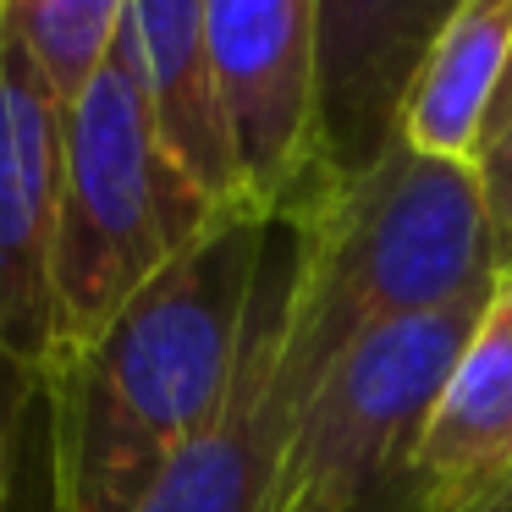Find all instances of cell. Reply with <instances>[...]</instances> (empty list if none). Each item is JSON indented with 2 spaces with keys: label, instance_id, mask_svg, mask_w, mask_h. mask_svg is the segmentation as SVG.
Returning <instances> with one entry per match:
<instances>
[{
  "label": "cell",
  "instance_id": "obj_1",
  "mask_svg": "<svg viewBox=\"0 0 512 512\" xmlns=\"http://www.w3.org/2000/svg\"><path fill=\"white\" fill-rule=\"evenodd\" d=\"M270 232L226 210L72 358L45 369L56 512H133L226 413L265 292Z\"/></svg>",
  "mask_w": 512,
  "mask_h": 512
},
{
  "label": "cell",
  "instance_id": "obj_2",
  "mask_svg": "<svg viewBox=\"0 0 512 512\" xmlns=\"http://www.w3.org/2000/svg\"><path fill=\"white\" fill-rule=\"evenodd\" d=\"M287 232L292 259L270 298V375L292 419L358 342L507 276L474 166L419 155L402 138L369 171L314 182Z\"/></svg>",
  "mask_w": 512,
  "mask_h": 512
},
{
  "label": "cell",
  "instance_id": "obj_3",
  "mask_svg": "<svg viewBox=\"0 0 512 512\" xmlns=\"http://www.w3.org/2000/svg\"><path fill=\"white\" fill-rule=\"evenodd\" d=\"M215 215L221 210L160 144L133 23H122L111 56L67 105L50 364L89 347Z\"/></svg>",
  "mask_w": 512,
  "mask_h": 512
},
{
  "label": "cell",
  "instance_id": "obj_4",
  "mask_svg": "<svg viewBox=\"0 0 512 512\" xmlns=\"http://www.w3.org/2000/svg\"><path fill=\"white\" fill-rule=\"evenodd\" d=\"M490 292L358 342L298 408L265 512H402L430 408Z\"/></svg>",
  "mask_w": 512,
  "mask_h": 512
},
{
  "label": "cell",
  "instance_id": "obj_5",
  "mask_svg": "<svg viewBox=\"0 0 512 512\" xmlns=\"http://www.w3.org/2000/svg\"><path fill=\"white\" fill-rule=\"evenodd\" d=\"M204 34L248 199L265 221L287 226L325 182L314 0H204Z\"/></svg>",
  "mask_w": 512,
  "mask_h": 512
},
{
  "label": "cell",
  "instance_id": "obj_6",
  "mask_svg": "<svg viewBox=\"0 0 512 512\" xmlns=\"http://www.w3.org/2000/svg\"><path fill=\"white\" fill-rule=\"evenodd\" d=\"M67 94L0 23V342L39 375L56 347V226Z\"/></svg>",
  "mask_w": 512,
  "mask_h": 512
},
{
  "label": "cell",
  "instance_id": "obj_7",
  "mask_svg": "<svg viewBox=\"0 0 512 512\" xmlns=\"http://www.w3.org/2000/svg\"><path fill=\"white\" fill-rule=\"evenodd\" d=\"M463 0H314L320 23V171H369L397 138L408 83Z\"/></svg>",
  "mask_w": 512,
  "mask_h": 512
},
{
  "label": "cell",
  "instance_id": "obj_8",
  "mask_svg": "<svg viewBox=\"0 0 512 512\" xmlns=\"http://www.w3.org/2000/svg\"><path fill=\"white\" fill-rule=\"evenodd\" d=\"M512 474V270L424 424L402 512H474Z\"/></svg>",
  "mask_w": 512,
  "mask_h": 512
},
{
  "label": "cell",
  "instance_id": "obj_9",
  "mask_svg": "<svg viewBox=\"0 0 512 512\" xmlns=\"http://www.w3.org/2000/svg\"><path fill=\"white\" fill-rule=\"evenodd\" d=\"M138 45V72L155 111L160 144L177 155V166L199 182L215 210H254L243 166H237L232 122H226L221 78L210 61L204 34V0H133L127 6Z\"/></svg>",
  "mask_w": 512,
  "mask_h": 512
},
{
  "label": "cell",
  "instance_id": "obj_10",
  "mask_svg": "<svg viewBox=\"0 0 512 512\" xmlns=\"http://www.w3.org/2000/svg\"><path fill=\"white\" fill-rule=\"evenodd\" d=\"M270 298L276 276L265 270V292L254 309V336L226 413L149 485V496L133 512H265L276 457L287 446L292 408L281 402L270 375Z\"/></svg>",
  "mask_w": 512,
  "mask_h": 512
},
{
  "label": "cell",
  "instance_id": "obj_11",
  "mask_svg": "<svg viewBox=\"0 0 512 512\" xmlns=\"http://www.w3.org/2000/svg\"><path fill=\"white\" fill-rule=\"evenodd\" d=\"M512 67V0H463L435 34L419 78L397 116V138L419 155L474 166L479 133L490 122Z\"/></svg>",
  "mask_w": 512,
  "mask_h": 512
},
{
  "label": "cell",
  "instance_id": "obj_12",
  "mask_svg": "<svg viewBox=\"0 0 512 512\" xmlns=\"http://www.w3.org/2000/svg\"><path fill=\"white\" fill-rule=\"evenodd\" d=\"M127 6L133 0H0V23L34 50V61L72 105L111 56Z\"/></svg>",
  "mask_w": 512,
  "mask_h": 512
},
{
  "label": "cell",
  "instance_id": "obj_13",
  "mask_svg": "<svg viewBox=\"0 0 512 512\" xmlns=\"http://www.w3.org/2000/svg\"><path fill=\"white\" fill-rule=\"evenodd\" d=\"M0 512H56L45 375L0 342Z\"/></svg>",
  "mask_w": 512,
  "mask_h": 512
},
{
  "label": "cell",
  "instance_id": "obj_14",
  "mask_svg": "<svg viewBox=\"0 0 512 512\" xmlns=\"http://www.w3.org/2000/svg\"><path fill=\"white\" fill-rule=\"evenodd\" d=\"M474 177H479V193H485L490 221H496L501 248H507V270H512V67H507V83H501L496 105H490L485 133H479Z\"/></svg>",
  "mask_w": 512,
  "mask_h": 512
},
{
  "label": "cell",
  "instance_id": "obj_15",
  "mask_svg": "<svg viewBox=\"0 0 512 512\" xmlns=\"http://www.w3.org/2000/svg\"><path fill=\"white\" fill-rule=\"evenodd\" d=\"M474 512H512V474L507 479H501V485L496 490H490V496L485 501H479V507Z\"/></svg>",
  "mask_w": 512,
  "mask_h": 512
}]
</instances>
